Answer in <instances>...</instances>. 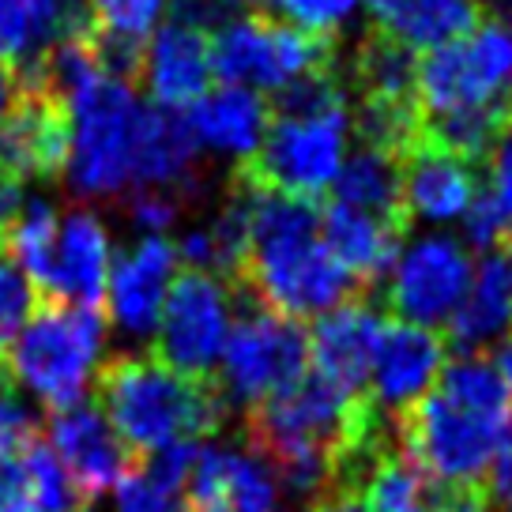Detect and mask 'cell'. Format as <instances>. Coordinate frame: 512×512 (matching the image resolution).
<instances>
[{"instance_id": "6da1fadb", "label": "cell", "mask_w": 512, "mask_h": 512, "mask_svg": "<svg viewBox=\"0 0 512 512\" xmlns=\"http://www.w3.org/2000/svg\"><path fill=\"white\" fill-rule=\"evenodd\" d=\"M238 287L249 290L256 305L302 324L351 302L358 283L324 249L320 211L309 200L253 185L249 260Z\"/></svg>"}, {"instance_id": "7a4b0ae2", "label": "cell", "mask_w": 512, "mask_h": 512, "mask_svg": "<svg viewBox=\"0 0 512 512\" xmlns=\"http://www.w3.org/2000/svg\"><path fill=\"white\" fill-rule=\"evenodd\" d=\"M98 407L132 456L211 437L230 411L219 384L189 381L155 354H117L98 369Z\"/></svg>"}, {"instance_id": "3957f363", "label": "cell", "mask_w": 512, "mask_h": 512, "mask_svg": "<svg viewBox=\"0 0 512 512\" xmlns=\"http://www.w3.org/2000/svg\"><path fill=\"white\" fill-rule=\"evenodd\" d=\"M68 117V159L64 181L83 200L117 196L132 185L136 136L147 102L128 80L95 76L61 102Z\"/></svg>"}, {"instance_id": "277c9868", "label": "cell", "mask_w": 512, "mask_h": 512, "mask_svg": "<svg viewBox=\"0 0 512 512\" xmlns=\"http://www.w3.org/2000/svg\"><path fill=\"white\" fill-rule=\"evenodd\" d=\"M106 347V317L98 309L42 302L8 343L4 369L53 411L83 403L87 381Z\"/></svg>"}, {"instance_id": "5b68a950", "label": "cell", "mask_w": 512, "mask_h": 512, "mask_svg": "<svg viewBox=\"0 0 512 512\" xmlns=\"http://www.w3.org/2000/svg\"><path fill=\"white\" fill-rule=\"evenodd\" d=\"M418 121L456 113L512 117V31L505 23H479L475 31L426 53L415 80Z\"/></svg>"}, {"instance_id": "8992f818", "label": "cell", "mask_w": 512, "mask_h": 512, "mask_svg": "<svg viewBox=\"0 0 512 512\" xmlns=\"http://www.w3.org/2000/svg\"><path fill=\"white\" fill-rule=\"evenodd\" d=\"M347 136H351L347 98H336L317 110L272 113L264 144L241 174L260 189L313 204L320 192L336 185L347 159Z\"/></svg>"}, {"instance_id": "52a82bcc", "label": "cell", "mask_w": 512, "mask_h": 512, "mask_svg": "<svg viewBox=\"0 0 512 512\" xmlns=\"http://www.w3.org/2000/svg\"><path fill=\"white\" fill-rule=\"evenodd\" d=\"M509 433V422L471 415L464 407L448 403L441 392H430L407 415L396 418L400 452L437 486L490 490V471Z\"/></svg>"}, {"instance_id": "ba28073f", "label": "cell", "mask_w": 512, "mask_h": 512, "mask_svg": "<svg viewBox=\"0 0 512 512\" xmlns=\"http://www.w3.org/2000/svg\"><path fill=\"white\" fill-rule=\"evenodd\" d=\"M211 68L226 87L283 91L290 83L332 72V42L268 16H238L211 34Z\"/></svg>"}, {"instance_id": "9c48e42d", "label": "cell", "mask_w": 512, "mask_h": 512, "mask_svg": "<svg viewBox=\"0 0 512 512\" xmlns=\"http://www.w3.org/2000/svg\"><path fill=\"white\" fill-rule=\"evenodd\" d=\"M309 373V336L298 320H287L256 305L234 320L223 347V362L215 373V384L223 392L226 407H256L272 400L275 392L290 388Z\"/></svg>"}, {"instance_id": "30bf717a", "label": "cell", "mask_w": 512, "mask_h": 512, "mask_svg": "<svg viewBox=\"0 0 512 512\" xmlns=\"http://www.w3.org/2000/svg\"><path fill=\"white\" fill-rule=\"evenodd\" d=\"M234 328V287L204 272H177L155 328V358L189 381H215Z\"/></svg>"}, {"instance_id": "8fae6325", "label": "cell", "mask_w": 512, "mask_h": 512, "mask_svg": "<svg viewBox=\"0 0 512 512\" xmlns=\"http://www.w3.org/2000/svg\"><path fill=\"white\" fill-rule=\"evenodd\" d=\"M471 275L475 260L464 241L433 230L400 249L388 279V305L407 324L437 332L467 298Z\"/></svg>"}, {"instance_id": "7c38bea8", "label": "cell", "mask_w": 512, "mask_h": 512, "mask_svg": "<svg viewBox=\"0 0 512 512\" xmlns=\"http://www.w3.org/2000/svg\"><path fill=\"white\" fill-rule=\"evenodd\" d=\"M49 441H53V456L61 460L64 475L83 497V505H95L140 460L113 433L102 407L87 400L49 415Z\"/></svg>"}, {"instance_id": "4fadbf2b", "label": "cell", "mask_w": 512, "mask_h": 512, "mask_svg": "<svg viewBox=\"0 0 512 512\" xmlns=\"http://www.w3.org/2000/svg\"><path fill=\"white\" fill-rule=\"evenodd\" d=\"M445 369V339L433 328H418L407 320H388L369 369V403L388 422L407 415L418 400H426Z\"/></svg>"}, {"instance_id": "5bb4252c", "label": "cell", "mask_w": 512, "mask_h": 512, "mask_svg": "<svg viewBox=\"0 0 512 512\" xmlns=\"http://www.w3.org/2000/svg\"><path fill=\"white\" fill-rule=\"evenodd\" d=\"M384 324L388 320L366 298H351V302L328 309L305 332L309 336V369L351 400L366 396L369 369H373V354H377Z\"/></svg>"}, {"instance_id": "9a60e30c", "label": "cell", "mask_w": 512, "mask_h": 512, "mask_svg": "<svg viewBox=\"0 0 512 512\" xmlns=\"http://www.w3.org/2000/svg\"><path fill=\"white\" fill-rule=\"evenodd\" d=\"M140 76H144L147 95L159 110H189L192 102L208 95L211 80H215L211 34L170 16L147 38L144 57H140Z\"/></svg>"}, {"instance_id": "2e32d148", "label": "cell", "mask_w": 512, "mask_h": 512, "mask_svg": "<svg viewBox=\"0 0 512 512\" xmlns=\"http://www.w3.org/2000/svg\"><path fill=\"white\" fill-rule=\"evenodd\" d=\"M177 249L170 238H140L110 264L106 309L128 336H155L166 290L177 275Z\"/></svg>"}, {"instance_id": "e0dca14e", "label": "cell", "mask_w": 512, "mask_h": 512, "mask_svg": "<svg viewBox=\"0 0 512 512\" xmlns=\"http://www.w3.org/2000/svg\"><path fill=\"white\" fill-rule=\"evenodd\" d=\"M68 159V117L53 95L27 87L0 121V174L19 181L64 174Z\"/></svg>"}, {"instance_id": "ac0fdd59", "label": "cell", "mask_w": 512, "mask_h": 512, "mask_svg": "<svg viewBox=\"0 0 512 512\" xmlns=\"http://www.w3.org/2000/svg\"><path fill=\"white\" fill-rule=\"evenodd\" d=\"M185 505L189 512H275L279 482L253 452L208 445L192 464Z\"/></svg>"}, {"instance_id": "d6986e66", "label": "cell", "mask_w": 512, "mask_h": 512, "mask_svg": "<svg viewBox=\"0 0 512 512\" xmlns=\"http://www.w3.org/2000/svg\"><path fill=\"white\" fill-rule=\"evenodd\" d=\"M110 264V230L102 226V219L87 208L68 211L57 226V260H53V287L46 302L102 313Z\"/></svg>"}, {"instance_id": "ffe728a7", "label": "cell", "mask_w": 512, "mask_h": 512, "mask_svg": "<svg viewBox=\"0 0 512 512\" xmlns=\"http://www.w3.org/2000/svg\"><path fill=\"white\" fill-rule=\"evenodd\" d=\"M475 166L441 147L418 144L403 155V215L422 219V223L445 226L464 219L467 208L475 204Z\"/></svg>"}, {"instance_id": "44dd1931", "label": "cell", "mask_w": 512, "mask_h": 512, "mask_svg": "<svg viewBox=\"0 0 512 512\" xmlns=\"http://www.w3.org/2000/svg\"><path fill=\"white\" fill-rule=\"evenodd\" d=\"M192 140L200 147H211L215 155L241 159L245 166L256 159V151L268 136L272 110L264 95H256L249 87H215L200 102H192L185 110Z\"/></svg>"}, {"instance_id": "7402d4cb", "label": "cell", "mask_w": 512, "mask_h": 512, "mask_svg": "<svg viewBox=\"0 0 512 512\" xmlns=\"http://www.w3.org/2000/svg\"><path fill=\"white\" fill-rule=\"evenodd\" d=\"M403 226V219L369 215L336 200L320 211V241L354 283H377L392 272L403 249Z\"/></svg>"}, {"instance_id": "603a6c76", "label": "cell", "mask_w": 512, "mask_h": 512, "mask_svg": "<svg viewBox=\"0 0 512 512\" xmlns=\"http://www.w3.org/2000/svg\"><path fill=\"white\" fill-rule=\"evenodd\" d=\"M448 343L460 354H482L486 347L505 343L512 332V256L505 249L482 253L475 264L467 298L452 313Z\"/></svg>"}, {"instance_id": "cb8c5ba5", "label": "cell", "mask_w": 512, "mask_h": 512, "mask_svg": "<svg viewBox=\"0 0 512 512\" xmlns=\"http://www.w3.org/2000/svg\"><path fill=\"white\" fill-rule=\"evenodd\" d=\"M373 31L411 53L452 46L482 23L479 0H366Z\"/></svg>"}, {"instance_id": "d4e9b609", "label": "cell", "mask_w": 512, "mask_h": 512, "mask_svg": "<svg viewBox=\"0 0 512 512\" xmlns=\"http://www.w3.org/2000/svg\"><path fill=\"white\" fill-rule=\"evenodd\" d=\"M200 162V144L192 140L189 125L181 113L147 106L136 136V159H132V181L140 189H162V192H196Z\"/></svg>"}, {"instance_id": "484cf974", "label": "cell", "mask_w": 512, "mask_h": 512, "mask_svg": "<svg viewBox=\"0 0 512 512\" xmlns=\"http://www.w3.org/2000/svg\"><path fill=\"white\" fill-rule=\"evenodd\" d=\"M83 497L49 445L0 460V512H83Z\"/></svg>"}, {"instance_id": "4316f807", "label": "cell", "mask_w": 512, "mask_h": 512, "mask_svg": "<svg viewBox=\"0 0 512 512\" xmlns=\"http://www.w3.org/2000/svg\"><path fill=\"white\" fill-rule=\"evenodd\" d=\"M200 456L196 441H177L151 456H140L125 479L117 482V512H189L185 486Z\"/></svg>"}, {"instance_id": "83f0119b", "label": "cell", "mask_w": 512, "mask_h": 512, "mask_svg": "<svg viewBox=\"0 0 512 512\" xmlns=\"http://www.w3.org/2000/svg\"><path fill=\"white\" fill-rule=\"evenodd\" d=\"M336 204L384 215V219H403V159L381 147H358L343 159V170L336 177Z\"/></svg>"}, {"instance_id": "f1b7e54d", "label": "cell", "mask_w": 512, "mask_h": 512, "mask_svg": "<svg viewBox=\"0 0 512 512\" xmlns=\"http://www.w3.org/2000/svg\"><path fill=\"white\" fill-rule=\"evenodd\" d=\"M433 392H441L448 403L464 407L471 415L509 422V384L497 373L494 358H486V354H460V358L445 362Z\"/></svg>"}, {"instance_id": "f546056e", "label": "cell", "mask_w": 512, "mask_h": 512, "mask_svg": "<svg viewBox=\"0 0 512 512\" xmlns=\"http://www.w3.org/2000/svg\"><path fill=\"white\" fill-rule=\"evenodd\" d=\"M418 57L400 42L369 34L358 49V83L366 87L369 102H392V106H415Z\"/></svg>"}, {"instance_id": "4dcf8cb0", "label": "cell", "mask_w": 512, "mask_h": 512, "mask_svg": "<svg viewBox=\"0 0 512 512\" xmlns=\"http://www.w3.org/2000/svg\"><path fill=\"white\" fill-rule=\"evenodd\" d=\"M57 211L49 200H27V208L19 215V223L8 230L4 249L19 264V272L34 283L38 294L49 298L53 287V260H57Z\"/></svg>"}, {"instance_id": "1f68e13d", "label": "cell", "mask_w": 512, "mask_h": 512, "mask_svg": "<svg viewBox=\"0 0 512 512\" xmlns=\"http://www.w3.org/2000/svg\"><path fill=\"white\" fill-rule=\"evenodd\" d=\"M166 4L170 0H87L91 34L113 46L144 49L147 38L159 31Z\"/></svg>"}, {"instance_id": "d6a6232c", "label": "cell", "mask_w": 512, "mask_h": 512, "mask_svg": "<svg viewBox=\"0 0 512 512\" xmlns=\"http://www.w3.org/2000/svg\"><path fill=\"white\" fill-rule=\"evenodd\" d=\"M362 494H366L369 512H433L430 479L403 456L400 445L373 471Z\"/></svg>"}, {"instance_id": "836d02e7", "label": "cell", "mask_w": 512, "mask_h": 512, "mask_svg": "<svg viewBox=\"0 0 512 512\" xmlns=\"http://www.w3.org/2000/svg\"><path fill=\"white\" fill-rule=\"evenodd\" d=\"M464 234L479 253H497L512 241V174L490 170V181L475 192V204L464 215Z\"/></svg>"}, {"instance_id": "e575fe53", "label": "cell", "mask_w": 512, "mask_h": 512, "mask_svg": "<svg viewBox=\"0 0 512 512\" xmlns=\"http://www.w3.org/2000/svg\"><path fill=\"white\" fill-rule=\"evenodd\" d=\"M49 53L46 34L38 31V23L19 0H0V61L16 68L19 80H27L38 72L42 57Z\"/></svg>"}, {"instance_id": "d590c367", "label": "cell", "mask_w": 512, "mask_h": 512, "mask_svg": "<svg viewBox=\"0 0 512 512\" xmlns=\"http://www.w3.org/2000/svg\"><path fill=\"white\" fill-rule=\"evenodd\" d=\"M38 441H42V411L19 388L16 377L0 366V460H12Z\"/></svg>"}, {"instance_id": "8d00e7d4", "label": "cell", "mask_w": 512, "mask_h": 512, "mask_svg": "<svg viewBox=\"0 0 512 512\" xmlns=\"http://www.w3.org/2000/svg\"><path fill=\"white\" fill-rule=\"evenodd\" d=\"M38 305L42 298H38L34 283L19 272V264L0 241V351H8V343L19 336V328L34 317Z\"/></svg>"}, {"instance_id": "74e56055", "label": "cell", "mask_w": 512, "mask_h": 512, "mask_svg": "<svg viewBox=\"0 0 512 512\" xmlns=\"http://www.w3.org/2000/svg\"><path fill=\"white\" fill-rule=\"evenodd\" d=\"M31 19L38 23V31L46 34L49 49L64 42V38H83L91 34V12L87 0H19Z\"/></svg>"}, {"instance_id": "f35d334b", "label": "cell", "mask_w": 512, "mask_h": 512, "mask_svg": "<svg viewBox=\"0 0 512 512\" xmlns=\"http://www.w3.org/2000/svg\"><path fill=\"white\" fill-rule=\"evenodd\" d=\"M268 4H275L290 19V27L320 34V38L343 27L362 8V0H268Z\"/></svg>"}, {"instance_id": "ab89813d", "label": "cell", "mask_w": 512, "mask_h": 512, "mask_svg": "<svg viewBox=\"0 0 512 512\" xmlns=\"http://www.w3.org/2000/svg\"><path fill=\"white\" fill-rule=\"evenodd\" d=\"M177 215H181V200L174 192L140 189L132 192V200H128V219L144 238H162L177 223Z\"/></svg>"}, {"instance_id": "60d3db41", "label": "cell", "mask_w": 512, "mask_h": 512, "mask_svg": "<svg viewBox=\"0 0 512 512\" xmlns=\"http://www.w3.org/2000/svg\"><path fill=\"white\" fill-rule=\"evenodd\" d=\"M27 208V189L12 174H0V241L8 238V230L19 223V215Z\"/></svg>"}, {"instance_id": "b9f144b4", "label": "cell", "mask_w": 512, "mask_h": 512, "mask_svg": "<svg viewBox=\"0 0 512 512\" xmlns=\"http://www.w3.org/2000/svg\"><path fill=\"white\" fill-rule=\"evenodd\" d=\"M309 512H369V505L366 494H358V490H320Z\"/></svg>"}, {"instance_id": "7bdbcfd3", "label": "cell", "mask_w": 512, "mask_h": 512, "mask_svg": "<svg viewBox=\"0 0 512 512\" xmlns=\"http://www.w3.org/2000/svg\"><path fill=\"white\" fill-rule=\"evenodd\" d=\"M19 98V76L16 68H8V64L0 61V121H4V113L16 106Z\"/></svg>"}, {"instance_id": "ee69618b", "label": "cell", "mask_w": 512, "mask_h": 512, "mask_svg": "<svg viewBox=\"0 0 512 512\" xmlns=\"http://www.w3.org/2000/svg\"><path fill=\"white\" fill-rule=\"evenodd\" d=\"M494 366H497V373L505 377V384H509V426H512V339H505V343H497Z\"/></svg>"}, {"instance_id": "f6af8a7d", "label": "cell", "mask_w": 512, "mask_h": 512, "mask_svg": "<svg viewBox=\"0 0 512 512\" xmlns=\"http://www.w3.org/2000/svg\"><path fill=\"white\" fill-rule=\"evenodd\" d=\"M494 497L501 501V512H512V479L501 486V490H494Z\"/></svg>"}, {"instance_id": "bcb514c9", "label": "cell", "mask_w": 512, "mask_h": 512, "mask_svg": "<svg viewBox=\"0 0 512 512\" xmlns=\"http://www.w3.org/2000/svg\"><path fill=\"white\" fill-rule=\"evenodd\" d=\"M0 366H4V362H0Z\"/></svg>"}, {"instance_id": "7dc6e473", "label": "cell", "mask_w": 512, "mask_h": 512, "mask_svg": "<svg viewBox=\"0 0 512 512\" xmlns=\"http://www.w3.org/2000/svg\"><path fill=\"white\" fill-rule=\"evenodd\" d=\"M509 256H512V253H509Z\"/></svg>"}]
</instances>
